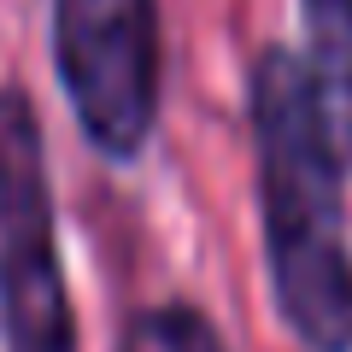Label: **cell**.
I'll list each match as a JSON object with an SVG mask.
<instances>
[{
  "mask_svg": "<svg viewBox=\"0 0 352 352\" xmlns=\"http://www.w3.org/2000/svg\"><path fill=\"white\" fill-rule=\"evenodd\" d=\"M247 129L276 317L305 352H352L346 164L288 41L247 59Z\"/></svg>",
  "mask_w": 352,
  "mask_h": 352,
  "instance_id": "1",
  "label": "cell"
},
{
  "mask_svg": "<svg viewBox=\"0 0 352 352\" xmlns=\"http://www.w3.org/2000/svg\"><path fill=\"white\" fill-rule=\"evenodd\" d=\"M47 53L76 135L118 170L147 159L164 106L159 0H53Z\"/></svg>",
  "mask_w": 352,
  "mask_h": 352,
  "instance_id": "2",
  "label": "cell"
},
{
  "mask_svg": "<svg viewBox=\"0 0 352 352\" xmlns=\"http://www.w3.org/2000/svg\"><path fill=\"white\" fill-rule=\"evenodd\" d=\"M0 335L6 352H82L59 252L47 135L24 82H0Z\"/></svg>",
  "mask_w": 352,
  "mask_h": 352,
  "instance_id": "3",
  "label": "cell"
},
{
  "mask_svg": "<svg viewBox=\"0 0 352 352\" xmlns=\"http://www.w3.org/2000/svg\"><path fill=\"white\" fill-rule=\"evenodd\" d=\"M300 65L323 106V124L352 164V0H300Z\"/></svg>",
  "mask_w": 352,
  "mask_h": 352,
  "instance_id": "4",
  "label": "cell"
},
{
  "mask_svg": "<svg viewBox=\"0 0 352 352\" xmlns=\"http://www.w3.org/2000/svg\"><path fill=\"white\" fill-rule=\"evenodd\" d=\"M118 352H229L223 329L188 300H159L141 305L118 335Z\"/></svg>",
  "mask_w": 352,
  "mask_h": 352,
  "instance_id": "5",
  "label": "cell"
}]
</instances>
